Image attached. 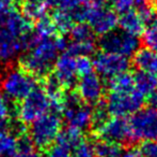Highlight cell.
<instances>
[{"instance_id":"obj_14","label":"cell","mask_w":157,"mask_h":157,"mask_svg":"<svg viewBox=\"0 0 157 157\" xmlns=\"http://www.w3.org/2000/svg\"><path fill=\"white\" fill-rule=\"evenodd\" d=\"M19 52H21V45L18 37L0 27V63L3 66L12 65Z\"/></svg>"},{"instance_id":"obj_9","label":"cell","mask_w":157,"mask_h":157,"mask_svg":"<svg viewBox=\"0 0 157 157\" xmlns=\"http://www.w3.org/2000/svg\"><path fill=\"white\" fill-rule=\"evenodd\" d=\"M101 50L106 52L116 53L125 57L134 56L135 53L138 51L140 42L138 37L129 35L124 31H113L101 37L99 41Z\"/></svg>"},{"instance_id":"obj_4","label":"cell","mask_w":157,"mask_h":157,"mask_svg":"<svg viewBox=\"0 0 157 157\" xmlns=\"http://www.w3.org/2000/svg\"><path fill=\"white\" fill-rule=\"evenodd\" d=\"M61 116H63L67 127L80 132L86 131L92 126V109L81 100L76 90L65 92Z\"/></svg>"},{"instance_id":"obj_11","label":"cell","mask_w":157,"mask_h":157,"mask_svg":"<svg viewBox=\"0 0 157 157\" xmlns=\"http://www.w3.org/2000/svg\"><path fill=\"white\" fill-rule=\"evenodd\" d=\"M93 67L97 74L103 78H113V76L126 72L129 68L128 57L116 53L106 52L101 50L94 56Z\"/></svg>"},{"instance_id":"obj_15","label":"cell","mask_w":157,"mask_h":157,"mask_svg":"<svg viewBox=\"0 0 157 157\" xmlns=\"http://www.w3.org/2000/svg\"><path fill=\"white\" fill-rule=\"evenodd\" d=\"M15 6L21 15L31 23L46 14L47 6L45 0H15Z\"/></svg>"},{"instance_id":"obj_35","label":"cell","mask_w":157,"mask_h":157,"mask_svg":"<svg viewBox=\"0 0 157 157\" xmlns=\"http://www.w3.org/2000/svg\"><path fill=\"white\" fill-rule=\"evenodd\" d=\"M18 157H41V155L39 154V151L33 150V151L27 152V153L21 154V155H18Z\"/></svg>"},{"instance_id":"obj_31","label":"cell","mask_w":157,"mask_h":157,"mask_svg":"<svg viewBox=\"0 0 157 157\" xmlns=\"http://www.w3.org/2000/svg\"><path fill=\"white\" fill-rule=\"evenodd\" d=\"M10 118V105L8 98L0 94V119H8Z\"/></svg>"},{"instance_id":"obj_5","label":"cell","mask_w":157,"mask_h":157,"mask_svg":"<svg viewBox=\"0 0 157 157\" xmlns=\"http://www.w3.org/2000/svg\"><path fill=\"white\" fill-rule=\"evenodd\" d=\"M144 98L136 88L129 90H109L106 108L110 115L125 118L141 109Z\"/></svg>"},{"instance_id":"obj_24","label":"cell","mask_w":157,"mask_h":157,"mask_svg":"<svg viewBox=\"0 0 157 157\" xmlns=\"http://www.w3.org/2000/svg\"><path fill=\"white\" fill-rule=\"evenodd\" d=\"M142 43L145 48L157 52V23L153 22L147 28H144L142 34Z\"/></svg>"},{"instance_id":"obj_28","label":"cell","mask_w":157,"mask_h":157,"mask_svg":"<svg viewBox=\"0 0 157 157\" xmlns=\"http://www.w3.org/2000/svg\"><path fill=\"white\" fill-rule=\"evenodd\" d=\"M140 152L144 157H157V140L144 141L141 145Z\"/></svg>"},{"instance_id":"obj_3","label":"cell","mask_w":157,"mask_h":157,"mask_svg":"<svg viewBox=\"0 0 157 157\" xmlns=\"http://www.w3.org/2000/svg\"><path fill=\"white\" fill-rule=\"evenodd\" d=\"M30 125L28 134L35 150L41 153H46L55 143L59 132L62 129V116L48 111L34 119Z\"/></svg>"},{"instance_id":"obj_23","label":"cell","mask_w":157,"mask_h":157,"mask_svg":"<svg viewBox=\"0 0 157 157\" xmlns=\"http://www.w3.org/2000/svg\"><path fill=\"white\" fill-rule=\"evenodd\" d=\"M72 41H88V40H94V34L90 26L83 22H79L78 24L73 26L70 31Z\"/></svg>"},{"instance_id":"obj_20","label":"cell","mask_w":157,"mask_h":157,"mask_svg":"<svg viewBox=\"0 0 157 157\" xmlns=\"http://www.w3.org/2000/svg\"><path fill=\"white\" fill-rule=\"evenodd\" d=\"M95 42L94 40H88V41H72L67 44L65 48V52L73 56H90L95 52Z\"/></svg>"},{"instance_id":"obj_22","label":"cell","mask_w":157,"mask_h":157,"mask_svg":"<svg viewBox=\"0 0 157 157\" xmlns=\"http://www.w3.org/2000/svg\"><path fill=\"white\" fill-rule=\"evenodd\" d=\"M94 149L96 157H120L121 155L120 144L110 141H98L94 143Z\"/></svg>"},{"instance_id":"obj_33","label":"cell","mask_w":157,"mask_h":157,"mask_svg":"<svg viewBox=\"0 0 157 157\" xmlns=\"http://www.w3.org/2000/svg\"><path fill=\"white\" fill-rule=\"evenodd\" d=\"M123 157H144V156L141 154L140 151H137V150H128Z\"/></svg>"},{"instance_id":"obj_36","label":"cell","mask_w":157,"mask_h":157,"mask_svg":"<svg viewBox=\"0 0 157 157\" xmlns=\"http://www.w3.org/2000/svg\"><path fill=\"white\" fill-rule=\"evenodd\" d=\"M134 2L138 8H141V6L151 4V0H134Z\"/></svg>"},{"instance_id":"obj_1","label":"cell","mask_w":157,"mask_h":157,"mask_svg":"<svg viewBox=\"0 0 157 157\" xmlns=\"http://www.w3.org/2000/svg\"><path fill=\"white\" fill-rule=\"evenodd\" d=\"M67 42L58 35L52 38H43L37 45L18 56L17 66L39 81L52 71L59 53L65 51Z\"/></svg>"},{"instance_id":"obj_12","label":"cell","mask_w":157,"mask_h":157,"mask_svg":"<svg viewBox=\"0 0 157 157\" xmlns=\"http://www.w3.org/2000/svg\"><path fill=\"white\" fill-rule=\"evenodd\" d=\"M76 92L85 103L89 105H96L101 100L105 92V85L98 74L91 72L80 76V80L77 83Z\"/></svg>"},{"instance_id":"obj_18","label":"cell","mask_w":157,"mask_h":157,"mask_svg":"<svg viewBox=\"0 0 157 157\" xmlns=\"http://www.w3.org/2000/svg\"><path fill=\"white\" fill-rule=\"evenodd\" d=\"M132 76L135 88L144 97L151 96L157 90V74L139 70Z\"/></svg>"},{"instance_id":"obj_13","label":"cell","mask_w":157,"mask_h":157,"mask_svg":"<svg viewBox=\"0 0 157 157\" xmlns=\"http://www.w3.org/2000/svg\"><path fill=\"white\" fill-rule=\"evenodd\" d=\"M52 72L65 89L71 88L75 85L77 81L76 57L66 52L59 55L55 61Z\"/></svg>"},{"instance_id":"obj_32","label":"cell","mask_w":157,"mask_h":157,"mask_svg":"<svg viewBox=\"0 0 157 157\" xmlns=\"http://www.w3.org/2000/svg\"><path fill=\"white\" fill-rule=\"evenodd\" d=\"M106 0H78L80 4L85 6H103Z\"/></svg>"},{"instance_id":"obj_6","label":"cell","mask_w":157,"mask_h":157,"mask_svg":"<svg viewBox=\"0 0 157 157\" xmlns=\"http://www.w3.org/2000/svg\"><path fill=\"white\" fill-rule=\"evenodd\" d=\"M132 141L157 140V108H141L129 119Z\"/></svg>"},{"instance_id":"obj_37","label":"cell","mask_w":157,"mask_h":157,"mask_svg":"<svg viewBox=\"0 0 157 157\" xmlns=\"http://www.w3.org/2000/svg\"><path fill=\"white\" fill-rule=\"evenodd\" d=\"M0 157H18V154H17L16 150H13V151L6 152V153L2 154Z\"/></svg>"},{"instance_id":"obj_10","label":"cell","mask_w":157,"mask_h":157,"mask_svg":"<svg viewBox=\"0 0 157 157\" xmlns=\"http://www.w3.org/2000/svg\"><path fill=\"white\" fill-rule=\"evenodd\" d=\"M95 130L101 140L118 144H129L134 142L130 134L129 122L125 118L113 116L112 118H107Z\"/></svg>"},{"instance_id":"obj_30","label":"cell","mask_w":157,"mask_h":157,"mask_svg":"<svg viewBox=\"0 0 157 157\" xmlns=\"http://www.w3.org/2000/svg\"><path fill=\"white\" fill-rule=\"evenodd\" d=\"M71 151H68L67 149L61 147V145L54 143L52 145L49 150L46 152V155H48L49 157H71L70 156Z\"/></svg>"},{"instance_id":"obj_27","label":"cell","mask_w":157,"mask_h":157,"mask_svg":"<svg viewBox=\"0 0 157 157\" xmlns=\"http://www.w3.org/2000/svg\"><path fill=\"white\" fill-rule=\"evenodd\" d=\"M13 150H15V137L8 131L0 132V156Z\"/></svg>"},{"instance_id":"obj_29","label":"cell","mask_w":157,"mask_h":157,"mask_svg":"<svg viewBox=\"0 0 157 157\" xmlns=\"http://www.w3.org/2000/svg\"><path fill=\"white\" fill-rule=\"evenodd\" d=\"M110 2H111L112 9L119 13L130 10L135 4L134 0H110Z\"/></svg>"},{"instance_id":"obj_16","label":"cell","mask_w":157,"mask_h":157,"mask_svg":"<svg viewBox=\"0 0 157 157\" xmlns=\"http://www.w3.org/2000/svg\"><path fill=\"white\" fill-rule=\"evenodd\" d=\"M118 25L121 27L122 31L136 37L140 36L145 28V23L141 19L139 13L132 9L121 13V16L118 19Z\"/></svg>"},{"instance_id":"obj_39","label":"cell","mask_w":157,"mask_h":157,"mask_svg":"<svg viewBox=\"0 0 157 157\" xmlns=\"http://www.w3.org/2000/svg\"><path fill=\"white\" fill-rule=\"evenodd\" d=\"M46 157H49V156H48V155H47V156H46Z\"/></svg>"},{"instance_id":"obj_8","label":"cell","mask_w":157,"mask_h":157,"mask_svg":"<svg viewBox=\"0 0 157 157\" xmlns=\"http://www.w3.org/2000/svg\"><path fill=\"white\" fill-rule=\"evenodd\" d=\"M118 15L111 8L105 6H86L85 22L90 26L93 34L103 37L113 31L118 26Z\"/></svg>"},{"instance_id":"obj_17","label":"cell","mask_w":157,"mask_h":157,"mask_svg":"<svg viewBox=\"0 0 157 157\" xmlns=\"http://www.w3.org/2000/svg\"><path fill=\"white\" fill-rule=\"evenodd\" d=\"M134 64L141 71L157 74V52L147 48H138L134 54Z\"/></svg>"},{"instance_id":"obj_26","label":"cell","mask_w":157,"mask_h":157,"mask_svg":"<svg viewBox=\"0 0 157 157\" xmlns=\"http://www.w3.org/2000/svg\"><path fill=\"white\" fill-rule=\"evenodd\" d=\"M93 61L89 56H77L76 57V72L77 76H82L93 72Z\"/></svg>"},{"instance_id":"obj_19","label":"cell","mask_w":157,"mask_h":157,"mask_svg":"<svg viewBox=\"0 0 157 157\" xmlns=\"http://www.w3.org/2000/svg\"><path fill=\"white\" fill-rule=\"evenodd\" d=\"M50 19L54 22L57 30L60 35H65L71 31L73 26L75 25V19H73L72 14L67 11L56 9L52 11Z\"/></svg>"},{"instance_id":"obj_38","label":"cell","mask_w":157,"mask_h":157,"mask_svg":"<svg viewBox=\"0 0 157 157\" xmlns=\"http://www.w3.org/2000/svg\"><path fill=\"white\" fill-rule=\"evenodd\" d=\"M151 105H153V107L157 108V90L154 94L151 95Z\"/></svg>"},{"instance_id":"obj_21","label":"cell","mask_w":157,"mask_h":157,"mask_svg":"<svg viewBox=\"0 0 157 157\" xmlns=\"http://www.w3.org/2000/svg\"><path fill=\"white\" fill-rule=\"evenodd\" d=\"M34 30L43 38H52V37L60 35L57 30L54 22L50 19V16L46 14L35 22Z\"/></svg>"},{"instance_id":"obj_7","label":"cell","mask_w":157,"mask_h":157,"mask_svg":"<svg viewBox=\"0 0 157 157\" xmlns=\"http://www.w3.org/2000/svg\"><path fill=\"white\" fill-rule=\"evenodd\" d=\"M49 111V99L37 84L17 105V118L29 126L34 119Z\"/></svg>"},{"instance_id":"obj_34","label":"cell","mask_w":157,"mask_h":157,"mask_svg":"<svg viewBox=\"0 0 157 157\" xmlns=\"http://www.w3.org/2000/svg\"><path fill=\"white\" fill-rule=\"evenodd\" d=\"M13 4V0H0V12Z\"/></svg>"},{"instance_id":"obj_2","label":"cell","mask_w":157,"mask_h":157,"mask_svg":"<svg viewBox=\"0 0 157 157\" xmlns=\"http://www.w3.org/2000/svg\"><path fill=\"white\" fill-rule=\"evenodd\" d=\"M37 84V79L14 64L4 66V70L0 72V92L15 102L23 100Z\"/></svg>"},{"instance_id":"obj_25","label":"cell","mask_w":157,"mask_h":157,"mask_svg":"<svg viewBox=\"0 0 157 157\" xmlns=\"http://www.w3.org/2000/svg\"><path fill=\"white\" fill-rule=\"evenodd\" d=\"M75 157H96L95 156L94 143L90 140L81 138V140L73 149Z\"/></svg>"}]
</instances>
